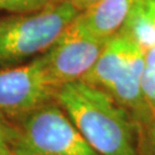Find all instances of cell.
<instances>
[{"label":"cell","instance_id":"277c9868","mask_svg":"<svg viewBox=\"0 0 155 155\" xmlns=\"http://www.w3.org/2000/svg\"><path fill=\"white\" fill-rule=\"evenodd\" d=\"M15 155H99L83 138L61 106L50 102L21 120Z\"/></svg>","mask_w":155,"mask_h":155},{"label":"cell","instance_id":"5b68a950","mask_svg":"<svg viewBox=\"0 0 155 155\" xmlns=\"http://www.w3.org/2000/svg\"><path fill=\"white\" fill-rule=\"evenodd\" d=\"M58 90L47 52L21 64L0 68V117L21 121L52 102Z\"/></svg>","mask_w":155,"mask_h":155},{"label":"cell","instance_id":"9c48e42d","mask_svg":"<svg viewBox=\"0 0 155 155\" xmlns=\"http://www.w3.org/2000/svg\"><path fill=\"white\" fill-rule=\"evenodd\" d=\"M138 127L139 144L144 155H155V105H147L134 115Z\"/></svg>","mask_w":155,"mask_h":155},{"label":"cell","instance_id":"7a4b0ae2","mask_svg":"<svg viewBox=\"0 0 155 155\" xmlns=\"http://www.w3.org/2000/svg\"><path fill=\"white\" fill-rule=\"evenodd\" d=\"M79 14L67 0H54L40 11L0 17V68L45 54Z\"/></svg>","mask_w":155,"mask_h":155},{"label":"cell","instance_id":"6da1fadb","mask_svg":"<svg viewBox=\"0 0 155 155\" xmlns=\"http://www.w3.org/2000/svg\"><path fill=\"white\" fill-rule=\"evenodd\" d=\"M55 99L99 155H138L130 111L105 91L76 81L60 86Z\"/></svg>","mask_w":155,"mask_h":155},{"label":"cell","instance_id":"ba28073f","mask_svg":"<svg viewBox=\"0 0 155 155\" xmlns=\"http://www.w3.org/2000/svg\"><path fill=\"white\" fill-rule=\"evenodd\" d=\"M120 32L124 33L144 52L155 47V21L140 0L132 8Z\"/></svg>","mask_w":155,"mask_h":155},{"label":"cell","instance_id":"30bf717a","mask_svg":"<svg viewBox=\"0 0 155 155\" xmlns=\"http://www.w3.org/2000/svg\"><path fill=\"white\" fill-rule=\"evenodd\" d=\"M145 68L141 77V91L147 105H155V47L144 52Z\"/></svg>","mask_w":155,"mask_h":155},{"label":"cell","instance_id":"52a82bcc","mask_svg":"<svg viewBox=\"0 0 155 155\" xmlns=\"http://www.w3.org/2000/svg\"><path fill=\"white\" fill-rule=\"evenodd\" d=\"M138 0H98L82 13L87 28L101 39H109L122 30Z\"/></svg>","mask_w":155,"mask_h":155},{"label":"cell","instance_id":"7c38bea8","mask_svg":"<svg viewBox=\"0 0 155 155\" xmlns=\"http://www.w3.org/2000/svg\"><path fill=\"white\" fill-rule=\"evenodd\" d=\"M14 140L15 130H13L0 117V155L14 154Z\"/></svg>","mask_w":155,"mask_h":155},{"label":"cell","instance_id":"5bb4252c","mask_svg":"<svg viewBox=\"0 0 155 155\" xmlns=\"http://www.w3.org/2000/svg\"><path fill=\"white\" fill-rule=\"evenodd\" d=\"M140 2L143 4L145 9L155 21V0H140Z\"/></svg>","mask_w":155,"mask_h":155},{"label":"cell","instance_id":"3957f363","mask_svg":"<svg viewBox=\"0 0 155 155\" xmlns=\"http://www.w3.org/2000/svg\"><path fill=\"white\" fill-rule=\"evenodd\" d=\"M144 68V51L118 32L107 39L99 59L82 81L105 91L134 116L147 106L141 91Z\"/></svg>","mask_w":155,"mask_h":155},{"label":"cell","instance_id":"8fae6325","mask_svg":"<svg viewBox=\"0 0 155 155\" xmlns=\"http://www.w3.org/2000/svg\"><path fill=\"white\" fill-rule=\"evenodd\" d=\"M54 0H0V12L11 14L32 13L45 8Z\"/></svg>","mask_w":155,"mask_h":155},{"label":"cell","instance_id":"4fadbf2b","mask_svg":"<svg viewBox=\"0 0 155 155\" xmlns=\"http://www.w3.org/2000/svg\"><path fill=\"white\" fill-rule=\"evenodd\" d=\"M69 4H71L76 9L83 13L85 12L87 8H90L91 6L93 5L94 2H97L98 0H67Z\"/></svg>","mask_w":155,"mask_h":155},{"label":"cell","instance_id":"8992f818","mask_svg":"<svg viewBox=\"0 0 155 155\" xmlns=\"http://www.w3.org/2000/svg\"><path fill=\"white\" fill-rule=\"evenodd\" d=\"M107 40L95 36L82 13L47 51L51 72L56 85L82 81L99 59Z\"/></svg>","mask_w":155,"mask_h":155}]
</instances>
